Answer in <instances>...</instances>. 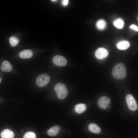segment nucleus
<instances>
[{
  "label": "nucleus",
  "instance_id": "412c9836",
  "mask_svg": "<svg viewBox=\"0 0 138 138\" xmlns=\"http://www.w3.org/2000/svg\"><path fill=\"white\" fill-rule=\"evenodd\" d=\"M51 1H56V0H51Z\"/></svg>",
  "mask_w": 138,
  "mask_h": 138
},
{
  "label": "nucleus",
  "instance_id": "ddd939ff",
  "mask_svg": "<svg viewBox=\"0 0 138 138\" xmlns=\"http://www.w3.org/2000/svg\"><path fill=\"white\" fill-rule=\"evenodd\" d=\"M88 129L91 132L96 134L99 133L101 130L100 128L97 124L94 123L89 124L88 126Z\"/></svg>",
  "mask_w": 138,
  "mask_h": 138
},
{
  "label": "nucleus",
  "instance_id": "6e6552de",
  "mask_svg": "<svg viewBox=\"0 0 138 138\" xmlns=\"http://www.w3.org/2000/svg\"><path fill=\"white\" fill-rule=\"evenodd\" d=\"M32 51L30 50H26L20 51L19 53V57L22 59L30 58L33 56Z\"/></svg>",
  "mask_w": 138,
  "mask_h": 138
},
{
  "label": "nucleus",
  "instance_id": "f257e3e1",
  "mask_svg": "<svg viewBox=\"0 0 138 138\" xmlns=\"http://www.w3.org/2000/svg\"><path fill=\"white\" fill-rule=\"evenodd\" d=\"M112 74L114 78L117 79L124 78L126 75V71L124 64L120 63L116 65L113 69Z\"/></svg>",
  "mask_w": 138,
  "mask_h": 138
},
{
  "label": "nucleus",
  "instance_id": "0eeeda50",
  "mask_svg": "<svg viewBox=\"0 0 138 138\" xmlns=\"http://www.w3.org/2000/svg\"><path fill=\"white\" fill-rule=\"evenodd\" d=\"M108 55L107 50L105 48H101L98 49L96 51L95 55L99 59H102L106 58Z\"/></svg>",
  "mask_w": 138,
  "mask_h": 138
},
{
  "label": "nucleus",
  "instance_id": "dca6fc26",
  "mask_svg": "<svg viewBox=\"0 0 138 138\" xmlns=\"http://www.w3.org/2000/svg\"><path fill=\"white\" fill-rule=\"evenodd\" d=\"M106 21L104 20L101 19L97 21L96 24V26L98 29L103 30L106 28Z\"/></svg>",
  "mask_w": 138,
  "mask_h": 138
},
{
  "label": "nucleus",
  "instance_id": "4be33fe9",
  "mask_svg": "<svg viewBox=\"0 0 138 138\" xmlns=\"http://www.w3.org/2000/svg\"><path fill=\"white\" fill-rule=\"evenodd\" d=\"M1 78H0V83H1Z\"/></svg>",
  "mask_w": 138,
  "mask_h": 138
},
{
  "label": "nucleus",
  "instance_id": "2eb2a0df",
  "mask_svg": "<svg viewBox=\"0 0 138 138\" xmlns=\"http://www.w3.org/2000/svg\"><path fill=\"white\" fill-rule=\"evenodd\" d=\"M114 26L118 29L122 28L124 25V22L122 19L120 18H118L113 22Z\"/></svg>",
  "mask_w": 138,
  "mask_h": 138
},
{
  "label": "nucleus",
  "instance_id": "9b49d317",
  "mask_svg": "<svg viewBox=\"0 0 138 138\" xmlns=\"http://www.w3.org/2000/svg\"><path fill=\"white\" fill-rule=\"evenodd\" d=\"M129 42L123 40L119 42L117 44V48L119 49L124 50L128 49L130 46Z\"/></svg>",
  "mask_w": 138,
  "mask_h": 138
},
{
  "label": "nucleus",
  "instance_id": "7ed1b4c3",
  "mask_svg": "<svg viewBox=\"0 0 138 138\" xmlns=\"http://www.w3.org/2000/svg\"><path fill=\"white\" fill-rule=\"evenodd\" d=\"M50 80L49 76L45 74H42L39 75L36 79V84L40 87L46 86L49 83Z\"/></svg>",
  "mask_w": 138,
  "mask_h": 138
},
{
  "label": "nucleus",
  "instance_id": "f8f14e48",
  "mask_svg": "<svg viewBox=\"0 0 138 138\" xmlns=\"http://www.w3.org/2000/svg\"><path fill=\"white\" fill-rule=\"evenodd\" d=\"M60 129V128L59 126H54L52 127L48 131L47 134L50 136H55L58 133Z\"/></svg>",
  "mask_w": 138,
  "mask_h": 138
},
{
  "label": "nucleus",
  "instance_id": "a211bd4d",
  "mask_svg": "<svg viewBox=\"0 0 138 138\" xmlns=\"http://www.w3.org/2000/svg\"><path fill=\"white\" fill-rule=\"evenodd\" d=\"M23 138H36V135L34 133L29 131L25 133Z\"/></svg>",
  "mask_w": 138,
  "mask_h": 138
},
{
  "label": "nucleus",
  "instance_id": "39448f33",
  "mask_svg": "<svg viewBox=\"0 0 138 138\" xmlns=\"http://www.w3.org/2000/svg\"><path fill=\"white\" fill-rule=\"evenodd\" d=\"M53 63L59 66H65L67 63V60L64 57L60 55H56L54 56L52 59Z\"/></svg>",
  "mask_w": 138,
  "mask_h": 138
},
{
  "label": "nucleus",
  "instance_id": "f3484780",
  "mask_svg": "<svg viewBox=\"0 0 138 138\" xmlns=\"http://www.w3.org/2000/svg\"><path fill=\"white\" fill-rule=\"evenodd\" d=\"M9 42L10 45L12 47L16 46L19 42V40L15 36L11 37L9 39Z\"/></svg>",
  "mask_w": 138,
  "mask_h": 138
},
{
  "label": "nucleus",
  "instance_id": "4468645a",
  "mask_svg": "<svg viewBox=\"0 0 138 138\" xmlns=\"http://www.w3.org/2000/svg\"><path fill=\"white\" fill-rule=\"evenodd\" d=\"M86 108V107L85 104L83 103H80L75 106L74 110L76 113H81L84 112Z\"/></svg>",
  "mask_w": 138,
  "mask_h": 138
},
{
  "label": "nucleus",
  "instance_id": "1a4fd4ad",
  "mask_svg": "<svg viewBox=\"0 0 138 138\" xmlns=\"http://www.w3.org/2000/svg\"><path fill=\"white\" fill-rule=\"evenodd\" d=\"M1 136L2 138H13L14 135V132L12 131L6 129L2 131Z\"/></svg>",
  "mask_w": 138,
  "mask_h": 138
},
{
  "label": "nucleus",
  "instance_id": "f03ea898",
  "mask_svg": "<svg viewBox=\"0 0 138 138\" xmlns=\"http://www.w3.org/2000/svg\"><path fill=\"white\" fill-rule=\"evenodd\" d=\"M54 90L57 94V97L60 99L65 98L68 94V91L65 85L62 83H59L55 85Z\"/></svg>",
  "mask_w": 138,
  "mask_h": 138
},
{
  "label": "nucleus",
  "instance_id": "9d476101",
  "mask_svg": "<svg viewBox=\"0 0 138 138\" xmlns=\"http://www.w3.org/2000/svg\"><path fill=\"white\" fill-rule=\"evenodd\" d=\"M12 66L10 63L8 61L5 60L2 63L1 67V70L4 72H9L11 70Z\"/></svg>",
  "mask_w": 138,
  "mask_h": 138
},
{
  "label": "nucleus",
  "instance_id": "6ab92c4d",
  "mask_svg": "<svg viewBox=\"0 0 138 138\" xmlns=\"http://www.w3.org/2000/svg\"><path fill=\"white\" fill-rule=\"evenodd\" d=\"M130 28L136 31H138V28L137 26L133 24L131 25L130 27Z\"/></svg>",
  "mask_w": 138,
  "mask_h": 138
},
{
  "label": "nucleus",
  "instance_id": "aec40b11",
  "mask_svg": "<svg viewBox=\"0 0 138 138\" xmlns=\"http://www.w3.org/2000/svg\"><path fill=\"white\" fill-rule=\"evenodd\" d=\"M68 2V0H64L62 1V3L63 5H67Z\"/></svg>",
  "mask_w": 138,
  "mask_h": 138
},
{
  "label": "nucleus",
  "instance_id": "20e7f679",
  "mask_svg": "<svg viewBox=\"0 0 138 138\" xmlns=\"http://www.w3.org/2000/svg\"><path fill=\"white\" fill-rule=\"evenodd\" d=\"M126 100L128 107L130 110L134 111L137 109L138 106L137 103L132 95L129 94L127 95Z\"/></svg>",
  "mask_w": 138,
  "mask_h": 138
},
{
  "label": "nucleus",
  "instance_id": "423d86ee",
  "mask_svg": "<svg viewBox=\"0 0 138 138\" xmlns=\"http://www.w3.org/2000/svg\"><path fill=\"white\" fill-rule=\"evenodd\" d=\"M110 98L106 96H103L99 99L98 104L100 108L105 109H106L110 103Z\"/></svg>",
  "mask_w": 138,
  "mask_h": 138
}]
</instances>
